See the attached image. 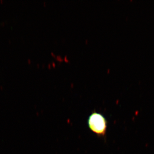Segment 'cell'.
<instances>
[{
	"mask_svg": "<svg viewBox=\"0 0 154 154\" xmlns=\"http://www.w3.org/2000/svg\"><path fill=\"white\" fill-rule=\"evenodd\" d=\"M110 69H108L107 70V73H109L110 72Z\"/></svg>",
	"mask_w": 154,
	"mask_h": 154,
	"instance_id": "cell-7",
	"label": "cell"
},
{
	"mask_svg": "<svg viewBox=\"0 0 154 154\" xmlns=\"http://www.w3.org/2000/svg\"><path fill=\"white\" fill-rule=\"evenodd\" d=\"M63 60H64L66 62L70 63V61L68 59L67 56L66 55L64 57Z\"/></svg>",
	"mask_w": 154,
	"mask_h": 154,
	"instance_id": "cell-3",
	"label": "cell"
},
{
	"mask_svg": "<svg viewBox=\"0 0 154 154\" xmlns=\"http://www.w3.org/2000/svg\"><path fill=\"white\" fill-rule=\"evenodd\" d=\"M88 42H89V41H88V39H86V40H85V43H86V44H88Z\"/></svg>",
	"mask_w": 154,
	"mask_h": 154,
	"instance_id": "cell-8",
	"label": "cell"
},
{
	"mask_svg": "<svg viewBox=\"0 0 154 154\" xmlns=\"http://www.w3.org/2000/svg\"><path fill=\"white\" fill-rule=\"evenodd\" d=\"M51 55H52V56L53 57H56V56L55 54H54V53L53 52H51Z\"/></svg>",
	"mask_w": 154,
	"mask_h": 154,
	"instance_id": "cell-5",
	"label": "cell"
},
{
	"mask_svg": "<svg viewBox=\"0 0 154 154\" xmlns=\"http://www.w3.org/2000/svg\"><path fill=\"white\" fill-rule=\"evenodd\" d=\"M51 65H52V66L53 67H55L56 66L55 63L54 62H52V64H51Z\"/></svg>",
	"mask_w": 154,
	"mask_h": 154,
	"instance_id": "cell-4",
	"label": "cell"
},
{
	"mask_svg": "<svg viewBox=\"0 0 154 154\" xmlns=\"http://www.w3.org/2000/svg\"><path fill=\"white\" fill-rule=\"evenodd\" d=\"M107 124L105 116L96 111L92 112L88 117V125L89 129L99 137L105 136Z\"/></svg>",
	"mask_w": 154,
	"mask_h": 154,
	"instance_id": "cell-1",
	"label": "cell"
},
{
	"mask_svg": "<svg viewBox=\"0 0 154 154\" xmlns=\"http://www.w3.org/2000/svg\"><path fill=\"white\" fill-rule=\"evenodd\" d=\"M55 59H56V60H57L60 63L62 62L63 61V58L60 55L57 56L56 57Z\"/></svg>",
	"mask_w": 154,
	"mask_h": 154,
	"instance_id": "cell-2",
	"label": "cell"
},
{
	"mask_svg": "<svg viewBox=\"0 0 154 154\" xmlns=\"http://www.w3.org/2000/svg\"><path fill=\"white\" fill-rule=\"evenodd\" d=\"M51 66H52V65H51V64L49 63L48 65V68H49V69H51Z\"/></svg>",
	"mask_w": 154,
	"mask_h": 154,
	"instance_id": "cell-6",
	"label": "cell"
}]
</instances>
